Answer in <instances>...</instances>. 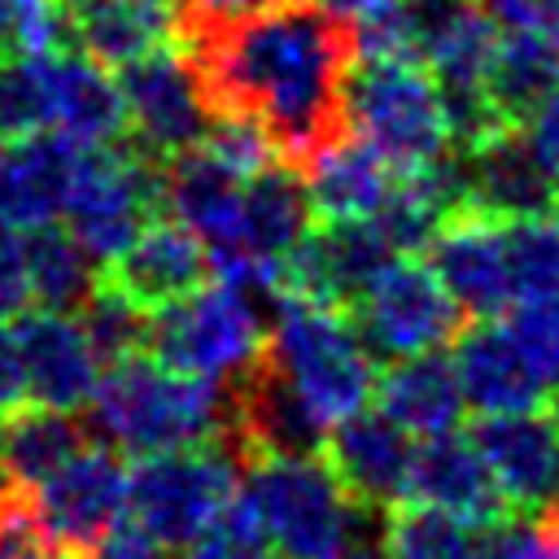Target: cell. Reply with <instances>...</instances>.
Instances as JSON below:
<instances>
[{
    "label": "cell",
    "instance_id": "cell-1",
    "mask_svg": "<svg viewBox=\"0 0 559 559\" xmlns=\"http://www.w3.org/2000/svg\"><path fill=\"white\" fill-rule=\"evenodd\" d=\"M179 44L214 114L249 118L293 166L345 131L354 44L319 0H266L240 17L188 22Z\"/></svg>",
    "mask_w": 559,
    "mask_h": 559
},
{
    "label": "cell",
    "instance_id": "cell-2",
    "mask_svg": "<svg viewBox=\"0 0 559 559\" xmlns=\"http://www.w3.org/2000/svg\"><path fill=\"white\" fill-rule=\"evenodd\" d=\"M227 384L175 371L153 354L105 362L87 397V432L127 454H162L227 432Z\"/></svg>",
    "mask_w": 559,
    "mask_h": 559
},
{
    "label": "cell",
    "instance_id": "cell-3",
    "mask_svg": "<svg viewBox=\"0 0 559 559\" xmlns=\"http://www.w3.org/2000/svg\"><path fill=\"white\" fill-rule=\"evenodd\" d=\"M240 502L258 520L275 559H336L371 520L323 454H258L240 463Z\"/></svg>",
    "mask_w": 559,
    "mask_h": 559
},
{
    "label": "cell",
    "instance_id": "cell-4",
    "mask_svg": "<svg viewBox=\"0 0 559 559\" xmlns=\"http://www.w3.org/2000/svg\"><path fill=\"white\" fill-rule=\"evenodd\" d=\"M262 354L323 424H336L371 402L376 358L349 310L275 293V319Z\"/></svg>",
    "mask_w": 559,
    "mask_h": 559
},
{
    "label": "cell",
    "instance_id": "cell-5",
    "mask_svg": "<svg viewBox=\"0 0 559 559\" xmlns=\"http://www.w3.org/2000/svg\"><path fill=\"white\" fill-rule=\"evenodd\" d=\"M345 131L393 170L450 153L445 100L419 57H358L345 79Z\"/></svg>",
    "mask_w": 559,
    "mask_h": 559
},
{
    "label": "cell",
    "instance_id": "cell-6",
    "mask_svg": "<svg viewBox=\"0 0 559 559\" xmlns=\"http://www.w3.org/2000/svg\"><path fill=\"white\" fill-rule=\"evenodd\" d=\"M266 345V319L258 310V297L214 280L201 284L157 310H148V341L144 354L157 362L205 376L218 384H231L245 376Z\"/></svg>",
    "mask_w": 559,
    "mask_h": 559
},
{
    "label": "cell",
    "instance_id": "cell-7",
    "mask_svg": "<svg viewBox=\"0 0 559 559\" xmlns=\"http://www.w3.org/2000/svg\"><path fill=\"white\" fill-rule=\"evenodd\" d=\"M236 480L240 454L223 437L140 454V463L127 467V515L166 550H175L236 498Z\"/></svg>",
    "mask_w": 559,
    "mask_h": 559
},
{
    "label": "cell",
    "instance_id": "cell-8",
    "mask_svg": "<svg viewBox=\"0 0 559 559\" xmlns=\"http://www.w3.org/2000/svg\"><path fill=\"white\" fill-rule=\"evenodd\" d=\"M162 210V162L135 144L83 148L66 197V231L92 262H109Z\"/></svg>",
    "mask_w": 559,
    "mask_h": 559
},
{
    "label": "cell",
    "instance_id": "cell-9",
    "mask_svg": "<svg viewBox=\"0 0 559 559\" xmlns=\"http://www.w3.org/2000/svg\"><path fill=\"white\" fill-rule=\"evenodd\" d=\"M349 319L371 349V358H406L424 349H441L459 336L463 310L441 288L428 262L393 258L384 262L371 284L354 297Z\"/></svg>",
    "mask_w": 559,
    "mask_h": 559
},
{
    "label": "cell",
    "instance_id": "cell-10",
    "mask_svg": "<svg viewBox=\"0 0 559 559\" xmlns=\"http://www.w3.org/2000/svg\"><path fill=\"white\" fill-rule=\"evenodd\" d=\"M118 92L131 144L157 162L192 148L214 118L205 83L183 44H166L118 66Z\"/></svg>",
    "mask_w": 559,
    "mask_h": 559
},
{
    "label": "cell",
    "instance_id": "cell-11",
    "mask_svg": "<svg viewBox=\"0 0 559 559\" xmlns=\"http://www.w3.org/2000/svg\"><path fill=\"white\" fill-rule=\"evenodd\" d=\"M31 511L44 537L79 559L109 524L127 515V463L114 445H83L31 489Z\"/></svg>",
    "mask_w": 559,
    "mask_h": 559
},
{
    "label": "cell",
    "instance_id": "cell-12",
    "mask_svg": "<svg viewBox=\"0 0 559 559\" xmlns=\"http://www.w3.org/2000/svg\"><path fill=\"white\" fill-rule=\"evenodd\" d=\"M393 258L397 253L389 249V240L371 218H345L319 227L310 223L306 236L280 262V293L349 310L354 297L371 284V275Z\"/></svg>",
    "mask_w": 559,
    "mask_h": 559
},
{
    "label": "cell",
    "instance_id": "cell-13",
    "mask_svg": "<svg viewBox=\"0 0 559 559\" xmlns=\"http://www.w3.org/2000/svg\"><path fill=\"white\" fill-rule=\"evenodd\" d=\"M472 441L493 472L511 511L559 507V415L555 406H524L502 415H480Z\"/></svg>",
    "mask_w": 559,
    "mask_h": 559
},
{
    "label": "cell",
    "instance_id": "cell-14",
    "mask_svg": "<svg viewBox=\"0 0 559 559\" xmlns=\"http://www.w3.org/2000/svg\"><path fill=\"white\" fill-rule=\"evenodd\" d=\"M9 332H13V349L22 367V393L39 406L83 411L96 389L100 358L92 354L79 319L70 310L22 306L13 310Z\"/></svg>",
    "mask_w": 559,
    "mask_h": 559
},
{
    "label": "cell",
    "instance_id": "cell-15",
    "mask_svg": "<svg viewBox=\"0 0 559 559\" xmlns=\"http://www.w3.org/2000/svg\"><path fill=\"white\" fill-rule=\"evenodd\" d=\"M319 454L332 467V476L341 480V489L371 515H384L389 507L406 502L415 441L384 411L362 406V411L328 424Z\"/></svg>",
    "mask_w": 559,
    "mask_h": 559
},
{
    "label": "cell",
    "instance_id": "cell-16",
    "mask_svg": "<svg viewBox=\"0 0 559 559\" xmlns=\"http://www.w3.org/2000/svg\"><path fill=\"white\" fill-rule=\"evenodd\" d=\"M463 179V210H480L489 218H528L550 214L555 175L537 162L515 122H498L472 144L454 148Z\"/></svg>",
    "mask_w": 559,
    "mask_h": 559
},
{
    "label": "cell",
    "instance_id": "cell-17",
    "mask_svg": "<svg viewBox=\"0 0 559 559\" xmlns=\"http://www.w3.org/2000/svg\"><path fill=\"white\" fill-rule=\"evenodd\" d=\"M428 266L454 297L463 319H498L502 310H511L502 218H489L480 210H454L428 240Z\"/></svg>",
    "mask_w": 559,
    "mask_h": 559
},
{
    "label": "cell",
    "instance_id": "cell-18",
    "mask_svg": "<svg viewBox=\"0 0 559 559\" xmlns=\"http://www.w3.org/2000/svg\"><path fill=\"white\" fill-rule=\"evenodd\" d=\"M205 275H210V253L201 236L179 218H148L100 271L105 284H114L144 310H157L201 288Z\"/></svg>",
    "mask_w": 559,
    "mask_h": 559
},
{
    "label": "cell",
    "instance_id": "cell-19",
    "mask_svg": "<svg viewBox=\"0 0 559 559\" xmlns=\"http://www.w3.org/2000/svg\"><path fill=\"white\" fill-rule=\"evenodd\" d=\"M450 362H454L463 402L476 415L524 411V406H542L550 397L546 380L537 376V367L528 362L524 345L515 341V332L507 323L476 319L472 328H459Z\"/></svg>",
    "mask_w": 559,
    "mask_h": 559
},
{
    "label": "cell",
    "instance_id": "cell-20",
    "mask_svg": "<svg viewBox=\"0 0 559 559\" xmlns=\"http://www.w3.org/2000/svg\"><path fill=\"white\" fill-rule=\"evenodd\" d=\"M44 131L74 140L79 148L118 144L127 131L118 79L87 52H48L44 57Z\"/></svg>",
    "mask_w": 559,
    "mask_h": 559
},
{
    "label": "cell",
    "instance_id": "cell-21",
    "mask_svg": "<svg viewBox=\"0 0 559 559\" xmlns=\"http://www.w3.org/2000/svg\"><path fill=\"white\" fill-rule=\"evenodd\" d=\"M406 498L450 511V515H463V520H476V524H502L511 515L476 441L454 428L437 432V437H419V445L411 454Z\"/></svg>",
    "mask_w": 559,
    "mask_h": 559
},
{
    "label": "cell",
    "instance_id": "cell-22",
    "mask_svg": "<svg viewBox=\"0 0 559 559\" xmlns=\"http://www.w3.org/2000/svg\"><path fill=\"white\" fill-rule=\"evenodd\" d=\"M83 148L57 131H31L22 140H4L0 153V223L13 231H31L57 223L79 175Z\"/></svg>",
    "mask_w": 559,
    "mask_h": 559
},
{
    "label": "cell",
    "instance_id": "cell-23",
    "mask_svg": "<svg viewBox=\"0 0 559 559\" xmlns=\"http://www.w3.org/2000/svg\"><path fill=\"white\" fill-rule=\"evenodd\" d=\"M66 17L70 39H79V48L105 70L183 35V0H66Z\"/></svg>",
    "mask_w": 559,
    "mask_h": 559
},
{
    "label": "cell",
    "instance_id": "cell-24",
    "mask_svg": "<svg viewBox=\"0 0 559 559\" xmlns=\"http://www.w3.org/2000/svg\"><path fill=\"white\" fill-rule=\"evenodd\" d=\"M301 170H306L301 188H306L314 223L371 218L393 183V166L349 131H341L319 153H310Z\"/></svg>",
    "mask_w": 559,
    "mask_h": 559
},
{
    "label": "cell",
    "instance_id": "cell-25",
    "mask_svg": "<svg viewBox=\"0 0 559 559\" xmlns=\"http://www.w3.org/2000/svg\"><path fill=\"white\" fill-rule=\"evenodd\" d=\"M371 397L411 437L450 432V428H459V419L467 411L463 389H459V376H454V362L441 349L389 358V367L376 371Z\"/></svg>",
    "mask_w": 559,
    "mask_h": 559
},
{
    "label": "cell",
    "instance_id": "cell-26",
    "mask_svg": "<svg viewBox=\"0 0 559 559\" xmlns=\"http://www.w3.org/2000/svg\"><path fill=\"white\" fill-rule=\"evenodd\" d=\"M87 424L74 411L17 402L0 419V480L13 489H35L44 476H52L74 450L87 445Z\"/></svg>",
    "mask_w": 559,
    "mask_h": 559
},
{
    "label": "cell",
    "instance_id": "cell-27",
    "mask_svg": "<svg viewBox=\"0 0 559 559\" xmlns=\"http://www.w3.org/2000/svg\"><path fill=\"white\" fill-rule=\"evenodd\" d=\"M384 559H493V524H476L424 502H397L380 515Z\"/></svg>",
    "mask_w": 559,
    "mask_h": 559
},
{
    "label": "cell",
    "instance_id": "cell-28",
    "mask_svg": "<svg viewBox=\"0 0 559 559\" xmlns=\"http://www.w3.org/2000/svg\"><path fill=\"white\" fill-rule=\"evenodd\" d=\"M550 87H559V57L533 26H498L489 61V100L502 122H520Z\"/></svg>",
    "mask_w": 559,
    "mask_h": 559
},
{
    "label": "cell",
    "instance_id": "cell-29",
    "mask_svg": "<svg viewBox=\"0 0 559 559\" xmlns=\"http://www.w3.org/2000/svg\"><path fill=\"white\" fill-rule=\"evenodd\" d=\"M22 240V280H26V301L48 306V310H74L87 288L96 284L92 258L74 245V236L57 223L31 227L17 236Z\"/></svg>",
    "mask_w": 559,
    "mask_h": 559
},
{
    "label": "cell",
    "instance_id": "cell-30",
    "mask_svg": "<svg viewBox=\"0 0 559 559\" xmlns=\"http://www.w3.org/2000/svg\"><path fill=\"white\" fill-rule=\"evenodd\" d=\"M502 258L511 306L559 293V223L546 214L502 218Z\"/></svg>",
    "mask_w": 559,
    "mask_h": 559
},
{
    "label": "cell",
    "instance_id": "cell-31",
    "mask_svg": "<svg viewBox=\"0 0 559 559\" xmlns=\"http://www.w3.org/2000/svg\"><path fill=\"white\" fill-rule=\"evenodd\" d=\"M74 319L92 345V354L105 362H118V358H131V354H144V341H148V310L135 306L127 293H118L114 284L96 280L87 288V297L74 306Z\"/></svg>",
    "mask_w": 559,
    "mask_h": 559
},
{
    "label": "cell",
    "instance_id": "cell-32",
    "mask_svg": "<svg viewBox=\"0 0 559 559\" xmlns=\"http://www.w3.org/2000/svg\"><path fill=\"white\" fill-rule=\"evenodd\" d=\"M70 39L66 0H0V61L57 52Z\"/></svg>",
    "mask_w": 559,
    "mask_h": 559
},
{
    "label": "cell",
    "instance_id": "cell-33",
    "mask_svg": "<svg viewBox=\"0 0 559 559\" xmlns=\"http://www.w3.org/2000/svg\"><path fill=\"white\" fill-rule=\"evenodd\" d=\"M44 57L0 61V140H22L44 131Z\"/></svg>",
    "mask_w": 559,
    "mask_h": 559
},
{
    "label": "cell",
    "instance_id": "cell-34",
    "mask_svg": "<svg viewBox=\"0 0 559 559\" xmlns=\"http://www.w3.org/2000/svg\"><path fill=\"white\" fill-rule=\"evenodd\" d=\"M179 559H275V550L262 537L249 507L240 498H231L192 542H183Z\"/></svg>",
    "mask_w": 559,
    "mask_h": 559
},
{
    "label": "cell",
    "instance_id": "cell-35",
    "mask_svg": "<svg viewBox=\"0 0 559 559\" xmlns=\"http://www.w3.org/2000/svg\"><path fill=\"white\" fill-rule=\"evenodd\" d=\"M507 328L524 345V354L537 367V376L546 380V389H559V293L542 297V301L511 306Z\"/></svg>",
    "mask_w": 559,
    "mask_h": 559
},
{
    "label": "cell",
    "instance_id": "cell-36",
    "mask_svg": "<svg viewBox=\"0 0 559 559\" xmlns=\"http://www.w3.org/2000/svg\"><path fill=\"white\" fill-rule=\"evenodd\" d=\"M493 559H559V507L528 511V520L493 524Z\"/></svg>",
    "mask_w": 559,
    "mask_h": 559
},
{
    "label": "cell",
    "instance_id": "cell-37",
    "mask_svg": "<svg viewBox=\"0 0 559 559\" xmlns=\"http://www.w3.org/2000/svg\"><path fill=\"white\" fill-rule=\"evenodd\" d=\"M515 127L528 140V148L537 153V162L559 179V87H550Z\"/></svg>",
    "mask_w": 559,
    "mask_h": 559
},
{
    "label": "cell",
    "instance_id": "cell-38",
    "mask_svg": "<svg viewBox=\"0 0 559 559\" xmlns=\"http://www.w3.org/2000/svg\"><path fill=\"white\" fill-rule=\"evenodd\" d=\"M79 559H166V546L157 537H148L135 520H118Z\"/></svg>",
    "mask_w": 559,
    "mask_h": 559
},
{
    "label": "cell",
    "instance_id": "cell-39",
    "mask_svg": "<svg viewBox=\"0 0 559 559\" xmlns=\"http://www.w3.org/2000/svg\"><path fill=\"white\" fill-rule=\"evenodd\" d=\"M26 306V280H22V240L9 223H0V314H13Z\"/></svg>",
    "mask_w": 559,
    "mask_h": 559
},
{
    "label": "cell",
    "instance_id": "cell-40",
    "mask_svg": "<svg viewBox=\"0 0 559 559\" xmlns=\"http://www.w3.org/2000/svg\"><path fill=\"white\" fill-rule=\"evenodd\" d=\"M17 402H26V393H22V367H17L13 332H9V323L0 314V411H9Z\"/></svg>",
    "mask_w": 559,
    "mask_h": 559
},
{
    "label": "cell",
    "instance_id": "cell-41",
    "mask_svg": "<svg viewBox=\"0 0 559 559\" xmlns=\"http://www.w3.org/2000/svg\"><path fill=\"white\" fill-rule=\"evenodd\" d=\"M266 0H183V26L188 22H223V17H240L249 9H258Z\"/></svg>",
    "mask_w": 559,
    "mask_h": 559
},
{
    "label": "cell",
    "instance_id": "cell-42",
    "mask_svg": "<svg viewBox=\"0 0 559 559\" xmlns=\"http://www.w3.org/2000/svg\"><path fill=\"white\" fill-rule=\"evenodd\" d=\"M524 26H533L546 48L559 57V0H528L524 4Z\"/></svg>",
    "mask_w": 559,
    "mask_h": 559
},
{
    "label": "cell",
    "instance_id": "cell-43",
    "mask_svg": "<svg viewBox=\"0 0 559 559\" xmlns=\"http://www.w3.org/2000/svg\"><path fill=\"white\" fill-rule=\"evenodd\" d=\"M319 4H323V9L332 13V17H341V22L349 26V22H358L362 13H371V9L380 4V0H319Z\"/></svg>",
    "mask_w": 559,
    "mask_h": 559
},
{
    "label": "cell",
    "instance_id": "cell-44",
    "mask_svg": "<svg viewBox=\"0 0 559 559\" xmlns=\"http://www.w3.org/2000/svg\"><path fill=\"white\" fill-rule=\"evenodd\" d=\"M550 214H555V223H559V183H555V201H550Z\"/></svg>",
    "mask_w": 559,
    "mask_h": 559
},
{
    "label": "cell",
    "instance_id": "cell-45",
    "mask_svg": "<svg viewBox=\"0 0 559 559\" xmlns=\"http://www.w3.org/2000/svg\"><path fill=\"white\" fill-rule=\"evenodd\" d=\"M0 153H4V140H0Z\"/></svg>",
    "mask_w": 559,
    "mask_h": 559
}]
</instances>
